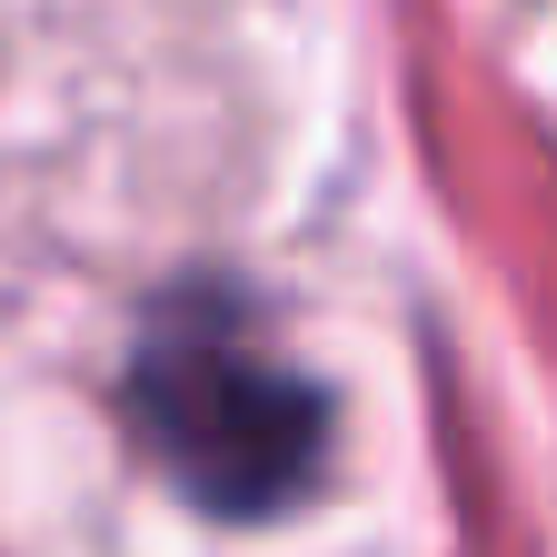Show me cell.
I'll return each mask as SVG.
<instances>
[{
	"label": "cell",
	"instance_id": "obj_1",
	"mask_svg": "<svg viewBox=\"0 0 557 557\" xmlns=\"http://www.w3.org/2000/svg\"><path fill=\"white\" fill-rule=\"evenodd\" d=\"M129 429L199 518H289L329 458V388L278 359L230 278H180L129 348Z\"/></svg>",
	"mask_w": 557,
	"mask_h": 557
}]
</instances>
